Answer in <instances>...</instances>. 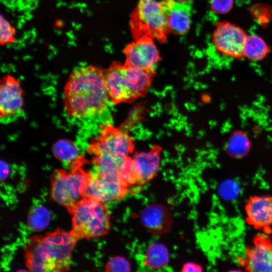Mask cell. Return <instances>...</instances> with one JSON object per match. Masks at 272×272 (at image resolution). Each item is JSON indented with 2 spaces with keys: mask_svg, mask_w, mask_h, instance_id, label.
<instances>
[{
  "mask_svg": "<svg viewBox=\"0 0 272 272\" xmlns=\"http://www.w3.org/2000/svg\"><path fill=\"white\" fill-rule=\"evenodd\" d=\"M101 68L88 65L74 71L64 89L63 105L71 117L82 119L102 113L109 97Z\"/></svg>",
  "mask_w": 272,
  "mask_h": 272,
  "instance_id": "6da1fadb",
  "label": "cell"
},
{
  "mask_svg": "<svg viewBox=\"0 0 272 272\" xmlns=\"http://www.w3.org/2000/svg\"><path fill=\"white\" fill-rule=\"evenodd\" d=\"M77 241L71 231L60 229L44 235L31 237L24 249L26 267L30 271L37 272L69 270Z\"/></svg>",
  "mask_w": 272,
  "mask_h": 272,
  "instance_id": "7a4b0ae2",
  "label": "cell"
},
{
  "mask_svg": "<svg viewBox=\"0 0 272 272\" xmlns=\"http://www.w3.org/2000/svg\"><path fill=\"white\" fill-rule=\"evenodd\" d=\"M86 162L83 156H79L70 163L69 171L58 169L51 176V196L69 212L85 196L91 177V171L83 168Z\"/></svg>",
  "mask_w": 272,
  "mask_h": 272,
  "instance_id": "3957f363",
  "label": "cell"
},
{
  "mask_svg": "<svg viewBox=\"0 0 272 272\" xmlns=\"http://www.w3.org/2000/svg\"><path fill=\"white\" fill-rule=\"evenodd\" d=\"M69 213L72 215L71 231L78 240L104 236L110 229V212L104 202L84 196Z\"/></svg>",
  "mask_w": 272,
  "mask_h": 272,
  "instance_id": "277c9868",
  "label": "cell"
},
{
  "mask_svg": "<svg viewBox=\"0 0 272 272\" xmlns=\"http://www.w3.org/2000/svg\"><path fill=\"white\" fill-rule=\"evenodd\" d=\"M130 27L135 39L148 37L164 42L170 32L161 3L156 0H140L131 15Z\"/></svg>",
  "mask_w": 272,
  "mask_h": 272,
  "instance_id": "5b68a950",
  "label": "cell"
},
{
  "mask_svg": "<svg viewBox=\"0 0 272 272\" xmlns=\"http://www.w3.org/2000/svg\"><path fill=\"white\" fill-rule=\"evenodd\" d=\"M88 151L92 157V175L119 180L128 188L136 185L132 158L112 154L91 147H89Z\"/></svg>",
  "mask_w": 272,
  "mask_h": 272,
  "instance_id": "8992f818",
  "label": "cell"
},
{
  "mask_svg": "<svg viewBox=\"0 0 272 272\" xmlns=\"http://www.w3.org/2000/svg\"><path fill=\"white\" fill-rule=\"evenodd\" d=\"M248 34L238 25L227 21L216 23L212 43L222 55L240 59L244 57V46Z\"/></svg>",
  "mask_w": 272,
  "mask_h": 272,
  "instance_id": "52a82bcc",
  "label": "cell"
},
{
  "mask_svg": "<svg viewBox=\"0 0 272 272\" xmlns=\"http://www.w3.org/2000/svg\"><path fill=\"white\" fill-rule=\"evenodd\" d=\"M238 263L246 271H272V238L259 232L245 248V255L239 256Z\"/></svg>",
  "mask_w": 272,
  "mask_h": 272,
  "instance_id": "ba28073f",
  "label": "cell"
},
{
  "mask_svg": "<svg viewBox=\"0 0 272 272\" xmlns=\"http://www.w3.org/2000/svg\"><path fill=\"white\" fill-rule=\"evenodd\" d=\"M89 147L112 154L128 156L134 148V142L125 127L107 124L90 143Z\"/></svg>",
  "mask_w": 272,
  "mask_h": 272,
  "instance_id": "9c48e42d",
  "label": "cell"
},
{
  "mask_svg": "<svg viewBox=\"0 0 272 272\" xmlns=\"http://www.w3.org/2000/svg\"><path fill=\"white\" fill-rule=\"evenodd\" d=\"M246 223L261 233L272 234V195L250 196L245 207Z\"/></svg>",
  "mask_w": 272,
  "mask_h": 272,
  "instance_id": "30bf717a",
  "label": "cell"
},
{
  "mask_svg": "<svg viewBox=\"0 0 272 272\" xmlns=\"http://www.w3.org/2000/svg\"><path fill=\"white\" fill-rule=\"evenodd\" d=\"M126 57L125 64L144 69L154 70L161 60L153 39L143 37L135 39L124 50Z\"/></svg>",
  "mask_w": 272,
  "mask_h": 272,
  "instance_id": "8fae6325",
  "label": "cell"
},
{
  "mask_svg": "<svg viewBox=\"0 0 272 272\" xmlns=\"http://www.w3.org/2000/svg\"><path fill=\"white\" fill-rule=\"evenodd\" d=\"M129 191V188L120 181L101 178L91 174L85 191L87 196L102 202L122 199Z\"/></svg>",
  "mask_w": 272,
  "mask_h": 272,
  "instance_id": "7c38bea8",
  "label": "cell"
},
{
  "mask_svg": "<svg viewBox=\"0 0 272 272\" xmlns=\"http://www.w3.org/2000/svg\"><path fill=\"white\" fill-rule=\"evenodd\" d=\"M23 105V91L20 82L10 75L5 76L0 85L1 117L18 113Z\"/></svg>",
  "mask_w": 272,
  "mask_h": 272,
  "instance_id": "4fadbf2b",
  "label": "cell"
},
{
  "mask_svg": "<svg viewBox=\"0 0 272 272\" xmlns=\"http://www.w3.org/2000/svg\"><path fill=\"white\" fill-rule=\"evenodd\" d=\"M162 147L155 145L148 151L137 152L132 158L137 179V185L143 186L152 180L160 168Z\"/></svg>",
  "mask_w": 272,
  "mask_h": 272,
  "instance_id": "5bb4252c",
  "label": "cell"
},
{
  "mask_svg": "<svg viewBox=\"0 0 272 272\" xmlns=\"http://www.w3.org/2000/svg\"><path fill=\"white\" fill-rule=\"evenodd\" d=\"M160 3L170 32L177 35L186 33L191 24L189 4L176 0H163Z\"/></svg>",
  "mask_w": 272,
  "mask_h": 272,
  "instance_id": "9a60e30c",
  "label": "cell"
},
{
  "mask_svg": "<svg viewBox=\"0 0 272 272\" xmlns=\"http://www.w3.org/2000/svg\"><path fill=\"white\" fill-rule=\"evenodd\" d=\"M155 74V70L141 69L124 64V85L130 102L146 94Z\"/></svg>",
  "mask_w": 272,
  "mask_h": 272,
  "instance_id": "2e32d148",
  "label": "cell"
},
{
  "mask_svg": "<svg viewBox=\"0 0 272 272\" xmlns=\"http://www.w3.org/2000/svg\"><path fill=\"white\" fill-rule=\"evenodd\" d=\"M124 64L113 62L103 74L109 99L114 104L130 102L124 85Z\"/></svg>",
  "mask_w": 272,
  "mask_h": 272,
  "instance_id": "e0dca14e",
  "label": "cell"
},
{
  "mask_svg": "<svg viewBox=\"0 0 272 272\" xmlns=\"http://www.w3.org/2000/svg\"><path fill=\"white\" fill-rule=\"evenodd\" d=\"M141 220L146 228L156 234L165 233L172 225L169 211L159 204L152 205L146 208L141 214Z\"/></svg>",
  "mask_w": 272,
  "mask_h": 272,
  "instance_id": "ac0fdd59",
  "label": "cell"
},
{
  "mask_svg": "<svg viewBox=\"0 0 272 272\" xmlns=\"http://www.w3.org/2000/svg\"><path fill=\"white\" fill-rule=\"evenodd\" d=\"M169 262V253L163 244L154 243L149 245L145 255L144 263L152 269H161Z\"/></svg>",
  "mask_w": 272,
  "mask_h": 272,
  "instance_id": "d6986e66",
  "label": "cell"
},
{
  "mask_svg": "<svg viewBox=\"0 0 272 272\" xmlns=\"http://www.w3.org/2000/svg\"><path fill=\"white\" fill-rule=\"evenodd\" d=\"M270 50L269 46L262 37L256 34H248L244 46V57L252 61L260 60Z\"/></svg>",
  "mask_w": 272,
  "mask_h": 272,
  "instance_id": "ffe728a7",
  "label": "cell"
},
{
  "mask_svg": "<svg viewBox=\"0 0 272 272\" xmlns=\"http://www.w3.org/2000/svg\"><path fill=\"white\" fill-rule=\"evenodd\" d=\"M51 220L48 210L42 206H36L30 210L27 217V224L29 228L36 232L45 229Z\"/></svg>",
  "mask_w": 272,
  "mask_h": 272,
  "instance_id": "44dd1931",
  "label": "cell"
},
{
  "mask_svg": "<svg viewBox=\"0 0 272 272\" xmlns=\"http://www.w3.org/2000/svg\"><path fill=\"white\" fill-rule=\"evenodd\" d=\"M52 152L57 159L65 163H71L79 157L77 146L65 139L59 140L53 145Z\"/></svg>",
  "mask_w": 272,
  "mask_h": 272,
  "instance_id": "7402d4cb",
  "label": "cell"
},
{
  "mask_svg": "<svg viewBox=\"0 0 272 272\" xmlns=\"http://www.w3.org/2000/svg\"><path fill=\"white\" fill-rule=\"evenodd\" d=\"M248 147L249 143L246 137L238 133L231 138L228 144L227 150L230 155L240 158L246 154Z\"/></svg>",
  "mask_w": 272,
  "mask_h": 272,
  "instance_id": "603a6c76",
  "label": "cell"
},
{
  "mask_svg": "<svg viewBox=\"0 0 272 272\" xmlns=\"http://www.w3.org/2000/svg\"><path fill=\"white\" fill-rule=\"evenodd\" d=\"M0 42L6 45L14 42L16 40V30L6 18L1 15Z\"/></svg>",
  "mask_w": 272,
  "mask_h": 272,
  "instance_id": "cb8c5ba5",
  "label": "cell"
},
{
  "mask_svg": "<svg viewBox=\"0 0 272 272\" xmlns=\"http://www.w3.org/2000/svg\"><path fill=\"white\" fill-rule=\"evenodd\" d=\"M129 262L124 257L116 256L110 258L105 265L106 271H129L131 270Z\"/></svg>",
  "mask_w": 272,
  "mask_h": 272,
  "instance_id": "d4e9b609",
  "label": "cell"
},
{
  "mask_svg": "<svg viewBox=\"0 0 272 272\" xmlns=\"http://www.w3.org/2000/svg\"><path fill=\"white\" fill-rule=\"evenodd\" d=\"M234 5V0H210V3L211 10L219 15H224L230 12Z\"/></svg>",
  "mask_w": 272,
  "mask_h": 272,
  "instance_id": "484cf974",
  "label": "cell"
},
{
  "mask_svg": "<svg viewBox=\"0 0 272 272\" xmlns=\"http://www.w3.org/2000/svg\"><path fill=\"white\" fill-rule=\"evenodd\" d=\"M181 271L182 272L202 271L203 268L200 265L196 263L188 262L184 264Z\"/></svg>",
  "mask_w": 272,
  "mask_h": 272,
  "instance_id": "4316f807",
  "label": "cell"
},
{
  "mask_svg": "<svg viewBox=\"0 0 272 272\" xmlns=\"http://www.w3.org/2000/svg\"><path fill=\"white\" fill-rule=\"evenodd\" d=\"M1 180H3L8 177L10 170L7 164L2 160L1 161Z\"/></svg>",
  "mask_w": 272,
  "mask_h": 272,
  "instance_id": "83f0119b",
  "label": "cell"
},
{
  "mask_svg": "<svg viewBox=\"0 0 272 272\" xmlns=\"http://www.w3.org/2000/svg\"><path fill=\"white\" fill-rule=\"evenodd\" d=\"M177 1H178V2H185V3H187L188 1H189L190 0H176Z\"/></svg>",
  "mask_w": 272,
  "mask_h": 272,
  "instance_id": "f1b7e54d",
  "label": "cell"
}]
</instances>
